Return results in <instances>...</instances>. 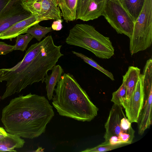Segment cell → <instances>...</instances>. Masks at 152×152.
I'll use <instances>...</instances> for the list:
<instances>
[{
	"instance_id": "cell-1",
	"label": "cell",
	"mask_w": 152,
	"mask_h": 152,
	"mask_svg": "<svg viewBox=\"0 0 152 152\" xmlns=\"http://www.w3.org/2000/svg\"><path fill=\"white\" fill-rule=\"evenodd\" d=\"M61 46L55 45L52 36L48 35L32 45L22 60L14 66L1 69L2 77L7 82L3 96L7 98L34 83H43L48 71L64 55L61 52Z\"/></svg>"
},
{
	"instance_id": "cell-2",
	"label": "cell",
	"mask_w": 152,
	"mask_h": 152,
	"mask_svg": "<svg viewBox=\"0 0 152 152\" xmlns=\"http://www.w3.org/2000/svg\"><path fill=\"white\" fill-rule=\"evenodd\" d=\"M54 116L45 96L30 93L11 99L2 109L1 120L7 132L33 139L45 132Z\"/></svg>"
},
{
	"instance_id": "cell-3",
	"label": "cell",
	"mask_w": 152,
	"mask_h": 152,
	"mask_svg": "<svg viewBox=\"0 0 152 152\" xmlns=\"http://www.w3.org/2000/svg\"><path fill=\"white\" fill-rule=\"evenodd\" d=\"M54 91L52 104L60 115L83 122L97 116L98 108L73 75L64 73Z\"/></svg>"
},
{
	"instance_id": "cell-4",
	"label": "cell",
	"mask_w": 152,
	"mask_h": 152,
	"mask_svg": "<svg viewBox=\"0 0 152 152\" xmlns=\"http://www.w3.org/2000/svg\"><path fill=\"white\" fill-rule=\"evenodd\" d=\"M65 42L68 44L86 49L99 58L109 59L114 54V48L110 38L88 24L75 25L70 30Z\"/></svg>"
},
{
	"instance_id": "cell-5",
	"label": "cell",
	"mask_w": 152,
	"mask_h": 152,
	"mask_svg": "<svg viewBox=\"0 0 152 152\" xmlns=\"http://www.w3.org/2000/svg\"><path fill=\"white\" fill-rule=\"evenodd\" d=\"M131 124L125 114L122 107L114 103L104 125V142L113 145L131 144L135 132Z\"/></svg>"
},
{
	"instance_id": "cell-6",
	"label": "cell",
	"mask_w": 152,
	"mask_h": 152,
	"mask_svg": "<svg viewBox=\"0 0 152 152\" xmlns=\"http://www.w3.org/2000/svg\"><path fill=\"white\" fill-rule=\"evenodd\" d=\"M131 55L145 50L152 42V0H145L144 4L134 22L133 32L129 38Z\"/></svg>"
},
{
	"instance_id": "cell-7",
	"label": "cell",
	"mask_w": 152,
	"mask_h": 152,
	"mask_svg": "<svg viewBox=\"0 0 152 152\" xmlns=\"http://www.w3.org/2000/svg\"><path fill=\"white\" fill-rule=\"evenodd\" d=\"M102 15L118 34L132 36L134 23L120 0H107Z\"/></svg>"
},
{
	"instance_id": "cell-8",
	"label": "cell",
	"mask_w": 152,
	"mask_h": 152,
	"mask_svg": "<svg viewBox=\"0 0 152 152\" xmlns=\"http://www.w3.org/2000/svg\"><path fill=\"white\" fill-rule=\"evenodd\" d=\"M144 98L142 107L137 121L138 134L142 135L152 124V61L148 60L144 67Z\"/></svg>"
},
{
	"instance_id": "cell-9",
	"label": "cell",
	"mask_w": 152,
	"mask_h": 152,
	"mask_svg": "<svg viewBox=\"0 0 152 152\" xmlns=\"http://www.w3.org/2000/svg\"><path fill=\"white\" fill-rule=\"evenodd\" d=\"M31 15L24 7L22 0H10L0 11V34Z\"/></svg>"
},
{
	"instance_id": "cell-10",
	"label": "cell",
	"mask_w": 152,
	"mask_h": 152,
	"mask_svg": "<svg viewBox=\"0 0 152 152\" xmlns=\"http://www.w3.org/2000/svg\"><path fill=\"white\" fill-rule=\"evenodd\" d=\"M143 79V74H140L134 91L124 108L126 116L131 123H137L142 107Z\"/></svg>"
},
{
	"instance_id": "cell-11",
	"label": "cell",
	"mask_w": 152,
	"mask_h": 152,
	"mask_svg": "<svg viewBox=\"0 0 152 152\" xmlns=\"http://www.w3.org/2000/svg\"><path fill=\"white\" fill-rule=\"evenodd\" d=\"M107 0H77L76 19L88 21L102 15Z\"/></svg>"
},
{
	"instance_id": "cell-12",
	"label": "cell",
	"mask_w": 152,
	"mask_h": 152,
	"mask_svg": "<svg viewBox=\"0 0 152 152\" xmlns=\"http://www.w3.org/2000/svg\"><path fill=\"white\" fill-rule=\"evenodd\" d=\"M39 16L31 15L29 17L20 21L0 34V39H12L19 34L26 33L28 29L36 23L40 22Z\"/></svg>"
},
{
	"instance_id": "cell-13",
	"label": "cell",
	"mask_w": 152,
	"mask_h": 152,
	"mask_svg": "<svg viewBox=\"0 0 152 152\" xmlns=\"http://www.w3.org/2000/svg\"><path fill=\"white\" fill-rule=\"evenodd\" d=\"M62 16L57 0H42L40 21L61 19Z\"/></svg>"
},
{
	"instance_id": "cell-14",
	"label": "cell",
	"mask_w": 152,
	"mask_h": 152,
	"mask_svg": "<svg viewBox=\"0 0 152 152\" xmlns=\"http://www.w3.org/2000/svg\"><path fill=\"white\" fill-rule=\"evenodd\" d=\"M52 72L46 76L44 80L45 83L47 96L49 100L52 99L55 86L60 80L64 70L61 66L59 65H55L52 68Z\"/></svg>"
},
{
	"instance_id": "cell-15",
	"label": "cell",
	"mask_w": 152,
	"mask_h": 152,
	"mask_svg": "<svg viewBox=\"0 0 152 152\" xmlns=\"http://www.w3.org/2000/svg\"><path fill=\"white\" fill-rule=\"evenodd\" d=\"M140 74V69L137 67L130 66L125 75L123 76V80H125L126 88L125 106L134 91Z\"/></svg>"
},
{
	"instance_id": "cell-16",
	"label": "cell",
	"mask_w": 152,
	"mask_h": 152,
	"mask_svg": "<svg viewBox=\"0 0 152 152\" xmlns=\"http://www.w3.org/2000/svg\"><path fill=\"white\" fill-rule=\"evenodd\" d=\"M25 143L20 137L7 132L5 137L0 139V151L16 152L15 149L22 148Z\"/></svg>"
},
{
	"instance_id": "cell-17",
	"label": "cell",
	"mask_w": 152,
	"mask_h": 152,
	"mask_svg": "<svg viewBox=\"0 0 152 152\" xmlns=\"http://www.w3.org/2000/svg\"><path fill=\"white\" fill-rule=\"evenodd\" d=\"M61 11L62 16L66 22L76 19L77 0H57Z\"/></svg>"
},
{
	"instance_id": "cell-18",
	"label": "cell",
	"mask_w": 152,
	"mask_h": 152,
	"mask_svg": "<svg viewBox=\"0 0 152 152\" xmlns=\"http://www.w3.org/2000/svg\"><path fill=\"white\" fill-rule=\"evenodd\" d=\"M122 5L131 15L134 23L143 8L145 0H120Z\"/></svg>"
},
{
	"instance_id": "cell-19",
	"label": "cell",
	"mask_w": 152,
	"mask_h": 152,
	"mask_svg": "<svg viewBox=\"0 0 152 152\" xmlns=\"http://www.w3.org/2000/svg\"><path fill=\"white\" fill-rule=\"evenodd\" d=\"M51 27H45L40 26L39 23L35 24L29 28L26 33H28L40 42L43 38H45L46 34L51 31Z\"/></svg>"
},
{
	"instance_id": "cell-20",
	"label": "cell",
	"mask_w": 152,
	"mask_h": 152,
	"mask_svg": "<svg viewBox=\"0 0 152 152\" xmlns=\"http://www.w3.org/2000/svg\"><path fill=\"white\" fill-rule=\"evenodd\" d=\"M126 86L125 80H123L120 87L113 93L111 101L114 104L121 105L124 108L126 101Z\"/></svg>"
},
{
	"instance_id": "cell-21",
	"label": "cell",
	"mask_w": 152,
	"mask_h": 152,
	"mask_svg": "<svg viewBox=\"0 0 152 152\" xmlns=\"http://www.w3.org/2000/svg\"><path fill=\"white\" fill-rule=\"evenodd\" d=\"M72 52L77 56L81 58L84 62L103 73L112 80H115L114 76L112 73L101 67L92 58L87 57L81 53L75 51H72Z\"/></svg>"
},
{
	"instance_id": "cell-22",
	"label": "cell",
	"mask_w": 152,
	"mask_h": 152,
	"mask_svg": "<svg viewBox=\"0 0 152 152\" xmlns=\"http://www.w3.org/2000/svg\"><path fill=\"white\" fill-rule=\"evenodd\" d=\"M16 37L14 50H18L22 51L26 50L28 44L34 38L31 35L27 33L25 35L19 34Z\"/></svg>"
},
{
	"instance_id": "cell-23",
	"label": "cell",
	"mask_w": 152,
	"mask_h": 152,
	"mask_svg": "<svg viewBox=\"0 0 152 152\" xmlns=\"http://www.w3.org/2000/svg\"><path fill=\"white\" fill-rule=\"evenodd\" d=\"M42 0H27L23 2L25 8L32 15L39 16L41 10Z\"/></svg>"
},
{
	"instance_id": "cell-24",
	"label": "cell",
	"mask_w": 152,
	"mask_h": 152,
	"mask_svg": "<svg viewBox=\"0 0 152 152\" xmlns=\"http://www.w3.org/2000/svg\"><path fill=\"white\" fill-rule=\"evenodd\" d=\"M126 145L124 144H111L105 142L96 146L88 148L81 151L82 152H103L110 151L121 147Z\"/></svg>"
},
{
	"instance_id": "cell-25",
	"label": "cell",
	"mask_w": 152,
	"mask_h": 152,
	"mask_svg": "<svg viewBox=\"0 0 152 152\" xmlns=\"http://www.w3.org/2000/svg\"><path fill=\"white\" fill-rule=\"evenodd\" d=\"M14 45L0 42V55H4L11 52L14 50Z\"/></svg>"
},
{
	"instance_id": "cell-26",
	"label": "cell",
	"mask_w": 152,
	"mask_h": 152,
	"mask_svg": "<svg viewBox=\"0 0 152 152\" xmlns=\"http://www.w3.org/2000/svg\"><path fill=\"white\" fill-rule=\"evenodd\" d=\"M63 22V20L61 19H59L54 21L51 26V28L53 30L58 31L61 30L63 27L62 24Z\"/></svg>"
},
{
	"instance_id": "cell-27",
	"label": "cell",
	"mask_w": 152,
	"mask_h": 152,
	"mask_svg": "<svg viewBox=\"0 0 152 152\" xmlns=\"http://www.w3.org/2000/svg\"><path fill=\"white\" fill-rule=\"evenodd\" d=\"M7 133L5 130L0 126V139L5 137L7 135Z\"/></svg>"
},
{
	"instance_id": "cell-28",
	"label": "cell",
	"mask_w": 152,
	"mask_h": 152,
	"mask_svg": "<svg viewBox=\"0 0 152 152\" xmlns=\"http://www.w3.org/2000/svg\"><path fill=\"white\" fill-rule=\"evenodd\" d=\"M10 0H0V11Z\"/></svg>"
},
{
	"instance_id": "cell-29",
	"label": "cell",
	"mask_w": 152,
	"mask_h": 152,
	"mask_svg": "<svg viewBox=\"0 0 152 152\" xmlns=\"http://www.w3.org/2000/svg\"><path fill=\"white\" fill-rule=\"evenodd\" d=\"M35 151V152H44V149H43L41 147H39Z\"/></svg>"
},
{
	"instance_id": "cell-30",
	"label": "cell",
	"mask_w": 152,
	"mask_h": 152,
	"mask_svg": "<svg viewBox=\"0 0 152 152\" xmlns=\"http://www.w3.org/2000/svg\"><path fill=\"white\" fill-rule=\"evenodd\" d=\"M27 0H22L23 2H24L26 1Z\"/></svg>"
}]
</instances>
